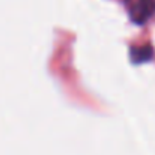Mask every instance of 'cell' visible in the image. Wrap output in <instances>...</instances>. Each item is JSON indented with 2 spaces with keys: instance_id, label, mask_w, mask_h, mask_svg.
<instances>
[{
  "instance_id": "obj_1",
  "label": "cell",
  "mask_w": 155,
  "mask_h": 155,
  "mask_svg": "<svg viewBox=\"0 0 155 155\" xmlns=\"http://www.w3.org/2000/svg\"><path fill=\"white\" fill-rule=\"evenodd\" d=\"M155 15V0H137L130 11V18L134 24H145Z\"/></svg>"
},
{
  "instance_id": "obj_2",
  "label": "cell",
  "mask_w": 155,
  "mask_h": 155,
  "mask_svg": "<svg viewBox=\"0 0 155 155\" xmlns=\"http://www.w3.org/2000/svg\"><path fill=\"white\" fill-rule=\"evenodd\" d=\"M154 59V48L151 45H142V47H131V60L134 63H145Z\"/></svg>"
}]
</instances>
